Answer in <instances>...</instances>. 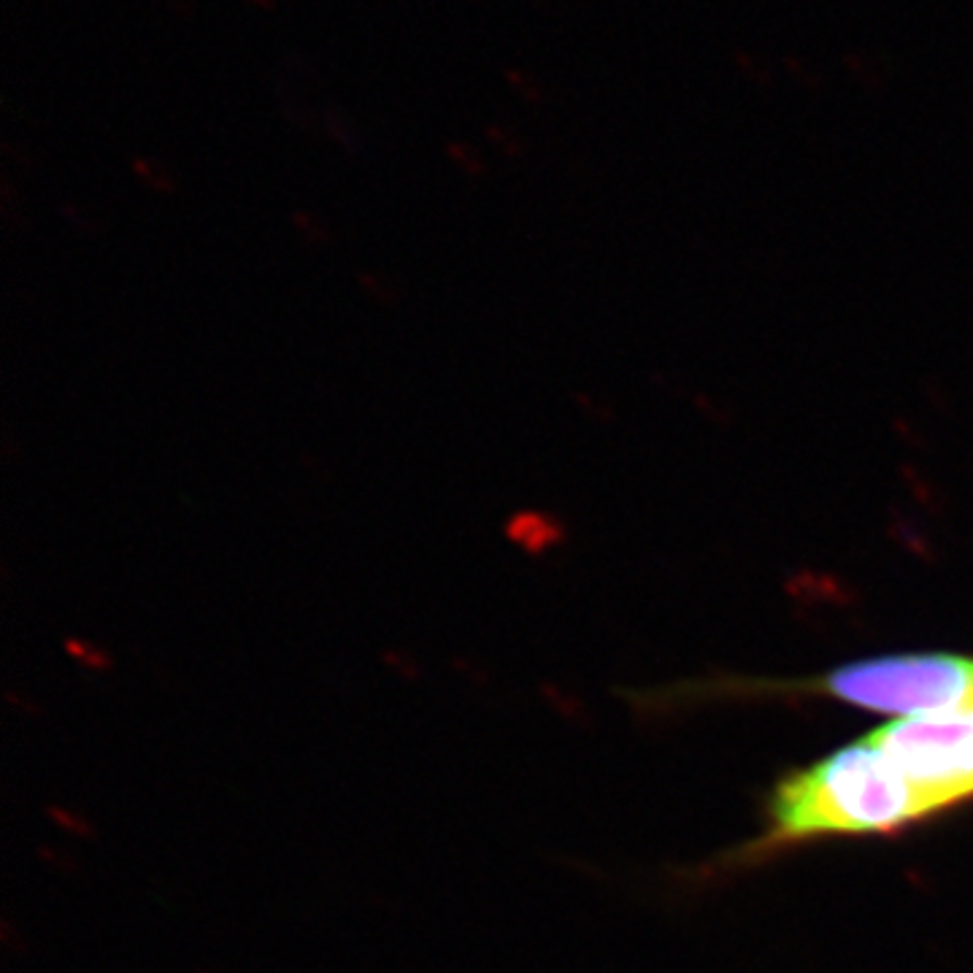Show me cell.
<instances>
[{"label":"cell","mask_w":973,"mask_h":973,"mask_svg":"<svg viewBox=\"0 0 973 973\" xmlns=\"http://www.w3.org/2000/svg\"><path fill=\"white\" fill-rule=\"evenodd\" d=\"M936 811L925 792L871 738L838 749L779 784L771 803V841L819 833H871Z\"/></svg>","instance_id":"1"},{"label":"cell","mask_w":973,"mask_h":973,"mask_svg":"<svg viewBox=\"0 0 973 973\" xmlns=\"http://www.w3.org/2000/svg\"><path fill=\"white\" fill-rule=\"evenodd\" d=\"M819 690L860 709L938 717L973 711V660L957 655H890L844 665Z\"/></svg>","instance_id":"2"},{"label":"cell","mask_w":973,"mask_h":973,"mask_svg":"<svg viewBox=\"0 0 973 973\" xmlns=\"http://www.w3.org/2000/svg\"><path fill=\"white\" fill-rule=\"evenodd\" d=\"M868 738L936 809L973 795V711L903 719Z\"/></svg>","instance_id":"3"}]
</instances>
